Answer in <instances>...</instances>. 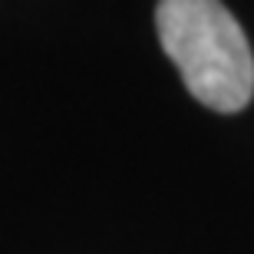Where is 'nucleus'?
Masks as SVG:
<instances>
[{
    "instance_id": "1",
    "label": "nucleus",
    "mask_w": 254,
    "mask_h": 254,
    "mask_svg": "<svg viewBox=\"0 0 254 254\" xmlns=\"http://www.w3.org/2000/svg\"><path fill=\"white\" fill-rule=\"evenodd\" d=\"M155 30L185 89L215 113H241L254 99V57L221 0H159Z\"/></svg>"
}]
</instances>
